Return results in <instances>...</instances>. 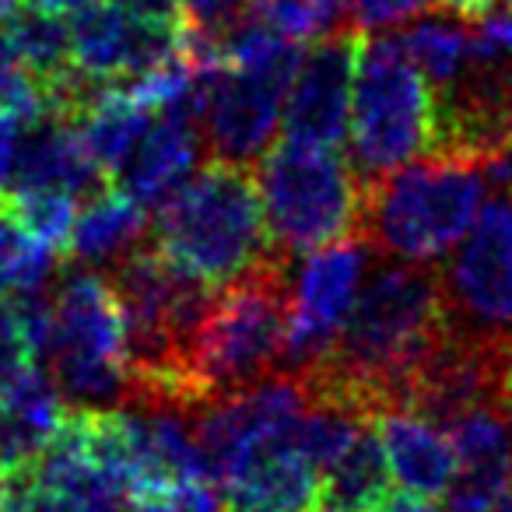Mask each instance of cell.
Returning <instances> with one entry per match:
<instances>
[{"label": "cell", "instance_id": "1", "mask_svg": "<svg viewBox=\"0 0 512 512\" xmlns=\"http://www.w3.org/2000/svg\"><path fill=\"white\" fill-rule=\"evenodd\" d=\"M442 337L439 267L379 256L330 355L299 379L316 397L344 400L376 421L390 407H404L414 376Z\"/></svg>", "mask_w": 512, "mask_h": 512}, {"label": "cell", "instance_id": "2", "mask_svg": "<svg viewBox=\"0 0 512 512\" xmlns=\"http://www.w3.org/2000/svg\"><path fill=\"white\" fill-rule=\"evenodd\" d=\"M151 242L169 264L225 288L281 253L249 165L211 158L155 207Z\"/></svg>", "mask_w": 512, "mask_h": 512}, {"label": "cell", "instance_id": "3", "mask_svg": "<svg viewBox=\"0 0 512 512\" xmlns=\"http://www.w3.org/2000/svg\"><path fill=\"white\" fill-rule=\"evenodd\" d=\"M481 165L460 155H421L365 183L358 232L379 256L407 264H439L470 232L484 204Z\"/></svg>", "mask_w": 512, "mask_h": 512}, {"label": "cell", "instance_id": "4", "mask_svg": "<svg viewBox=\"0 0 512 512\" xmlns=\"http://www.w3.org/2000/svg\"><path fill=\"white\" fill-rule=\"evenodd\" d=\"M292 260L295 256L278 253L214 292L186 369L193 411L278 372L292 299Z\"/></svg>", "mask_w": 512, "mask_h": 512}, {"label": "cell", "instance_id": "5", "mask_svg": "<svg viewBox=\"0 0 512 512\" xmlns=\"http://www.w3.org/2000/svg\"><path fill=\"white\" fill-rule=\"evenodd\" d=\"M351 165L362 183L435 148V95L400 36L365 39L351 95Z\"/></svg>", "mask_w": 512, "mask_h": 512}, {"label": "cell", "instance_id": "6", "mask_svg": "<svg viewBox=\"0 0 512 512\" xmlns=\"http://www.w3.org/2000/svg\"><path fill=\"white\" fill-rule=\"evenodd\" d=\"M43 358L60 397L74 407L127 404V334L106 274L74 264V271L60 278Z\"/></svg>", "mask_w": 512, "mask_h": 512}, {"label": "cell", "instance_id": "7", "mask_svg": "<svg viewBox=\"0 0 512 512\" xmlns=\"http://www.w3.org/2000/svg\"><path fill=\"white\" fill-rule=\"evenodd\" d=\"M256 186L274 246L288 256L320 249L362 225L365 183L337 148L281 141L260 155Z\"/></svg>", "mask_w": 512, "mask_h": 512}, {"label": "cell", "instance_id": "8", "mask_svg": "<svg viewBox=\"0 0 512 512\" xmlns=\"http://www.w3.org/2000/svg\"><path fill=\"white\" fill-rule=\"evenodd\" d=\"M446 327L512 348V193H495L439 267Z\"/></svg>", "mask_w": 512, "mask_h": 512}, {"label": "cell", "instance_id": "9", "mask_svg": "<svg viewBox=\"0 0 512 512\" xmlns=\"http://www.w3.org/2000/svg\"><path fill=\"white\" fill-rule=\"evenodd\" d=\"M376 260L379 249L365 232L341 235L327 246L309 249L299 274H292L288 330L278 372L306 376L330 355Z\"/></svg>", "mask_w": 512, "mask_h": 512}, {"label": "cell", "instance_id": "10", "mask_svg": "<svg viewBox=\"0 0 512 512\" xmlns=\"http://www.w3.org/2000/svg\"><path fill=\"white\" fill-rule=\"evenodd\" d=\"M299 60V43L281 39L267 57H256L249 64H221L207 88L204 116H200L211 158L253 165L271 148Z\"/></svg>", "mask_w": 512, "mask_h": 512}, {"label": "cell", "instance_id": "11", "mask_svg": "<svg viewBox=\"0 0 512 512\" xmlns=\"http://www.w3.org/2000/svg\"><path fill=\"white\" fill-rule=\"evenodd\" d=\"M362 43L365 32L358 25H341L327 36L313 39L309 50H302L299 71L288 85L285 113H281L285 141L341 148L348 137Z\"/></svg>", "mask_w": 512, "mask_h": 512}, {"label": "cell", "instance_id": "12", "mask_svg": "<svg viewBox=\"0 0 512 512\" xmlns=\"http://www.w3.org/2000/svg\"><path fill=\"white\" fill-rule=\"evenodd\" d=\"M221 488L225 512H309L323 502V470L295 449L288 428L249 449Z\"/></svg>", "mask_w": 512, "mask_h": 512}, {"label": "cell", "instance_id": "13", "mask_svg": "<svg viewBox=\"0 0 512 512\" xmlns=\"http://www.w3.org/2000/svg\"><path fill=\"white\" fill-rule=\"evenodd\" d=\"M376 432L390 460L393 484L414 498L439 502L460 470L446 428L407 407H390L376 418Z\"/></svg>", "mask_w": 512, "mask_h": 512}, {"label": "cell", "instance_id": "14", "mask_svg": "<svg viewBox=\"0 0 512 512\" xmlns=\"http://www.w3.org/2000/svg\"><path fill=\"white\" fill-rule=\"evenodd\" d=\"M200 123L176 113H155L137 141L134 155L120 169V190H127L137 204L151 207L172 197L186 179L197 172L200 158Z\"/></svg>", "mask_w": 512, "mask_h": 512}, {"label": "cell", "instance_id": "15", "mask_svg": "<svg viewBox=\"0 0 512 512\" xmlns=\"http://www.w3.org/2000/svg\"><path fill=\"white\" fill-rule=\"evenodd\" d=\"M67 407L50 372L29 365L0 390V467L18 470L39 460L57 435Z\"/></svg>", "mask_w": 512, "mask_h": 512}, {"label": "cell", "instance_id": "16", "mask_svg": "<svg viewBox=\"0 0 512 512\" xmlns=\"http://www.w3.org/2000/svg\"><path fill=\"white\" fill-rule=\"evenodd\" d=\"M144 235H148L144 204H137L127 190H116L109 183L81 200L67 256L81 267H109L130 249L141 246Z\"/></svg>", "mask_w": 512, "mask_h": 512}, {"label": "cell", "instance_id": "17", "mask_svg": "<svg viewBox=\"0 0 512 512\" xmlns=\"http://www.w3.org/2000/svg\"><path fill=\"white\" fill-rule=\"evenodd\" d=\"M390 495V460L376 425H365L358 439L323 470V505L337 512H376Z\"/></svg>", "mask_w": 512, "mask_h": 512}, {"label": "cell", "instance_id": "18", "mask_svg": "<svg viewBox=\"0 0 512 512\" xmlns=\"http://www.w3.org/2000/svg\"><path fill=\"white\" fill-rule=\"evenodd\" d=\"M151 109H144L130 92H123L120 85H109L92 106L85 109V116L78 120V134L85 141L92 162L106 172L109 179L120 176V169L127 165V158L134 155L137 141L144 137L151 123Z\"/></svg>", "mask_w": 512, "mask_h": 512}, {"label": "cell", "instance_id": "19", "mask_svg": "<svg viewBox=\"0 0 512 512\" xmlns=\"http://www.w3.org/2000/svg\"><path fill=\"white\" fill-rule=\"evenodd\" d=\"M4 36H8L15 57L29 67L39 78V85L57 78L60 71L74 64L71 60V29H67L64 15L32 8V4H18L4 22H0Z\"/></svg>", "mask_w": 512, "mask_h": 512}, {"label": "cell", "instance_id": "20", "mask_svg": "<svg viewBox=\"0 0 512 512\" xmlns=\"http://www.w3.org/2000/svg\"><path fill=\"white\" fill-rule=\"evenodd\" d=\"M404 46L411 53V60L421 67V74L428 78V85L442 88L463 71L470 57V43L474 32L463 25V18H425L411 32H404Z\"/></svg>", "mask_w": 512, "mask_h": 512}, {"label": "cell", "instance_id": "21", "mask_svg": "<svg viewBox=\"0 0 512 512\" xmlns=\"http://www.w3.org/2000/svg\"><path fill=\"white\" fill-rule=\"evenodd\" d=\"M495 404L474 407L446 428L460 470H512V432Z\"/></svg>", "mask_w": 512, "mask_h": 512}, {"label": "cell", "instance_id": "22", "mask_svg": "<svg viewBox=\"0 0 512 512\" xmlns=\"http://www.w3.org/2000/svg\"><path fill=\"white\" fill-rule=\"evenodd\" d=\"M0 204L11 218L18 221L29 239L43 242L53 253H67V242L74 232V218H78L81 200L64 190H18V193H0Z\"/></svg>", "mask_w": 512, "mask_h": 512}, {"label": "cell", "instance_id": "23", "mask_svg": "<svg viewBox=\"0 0 512 512\" xmlns=\"http://www.w3.org/2000/svg\"><path fill=\"white\" fill-rule=\"evenodd\" d=\"M53 264L57 253L29 239L0 204V295L15 299V295L43 292L46 281L53 278Z\"/></svg>", "mask_w": 512, "mask_h": 512}, {"label": "cell", "instance_id": "24", "mask_svg": "<svg viewBox=\"0 0 512 512\" xmlns=\"http://www.w3.org/2000/svg\"><path fill=\"white\" fill-rule=\"evenodd\" d=\"M344 4L348 0H249V11L264 18L281 36L306 43V39H320L341 29Z\"/></svg>", "mask_w": 512, "mask_h": 512}, {"label": "cell", "instance_id": "25", "mask_svg": "<svg viewBox=\"0 0 512 512\" xmlns=\"http://www.w3.org/2000/svg\"><path fill=\"white\" fill-rule=\"evenodd\" d=\"M249 15V0H183V25L190 36L214 43Z\"/></svg>", "mask_w": 512, "mask_h": 512}, {"label": "cell", "instance_id": "26", "mask_svg": "<svg viewBox=\"0 0 512 512\" xmlns=\"http://www.w3.org/2000/svg\"><path fill=\"white\" fill-rule=\"evenodd\" d=\"M134 512H225L211 481H179L134 502Z\"/></svg>", "mask_w": 512, "mask_h": 512}, {"label": "cell", "instance_id": "27", "mask_svg": "<svg viewBox=\"0 0 512 512\" xmlns=\"http://www.w3.org/2000/svg\"><path fill=\"white\" fill-rule=\"evenodd\" d=\"M432 0H348V11L358 29H390L407 18L421 15Z\"/></svg>", "mask_w": 512, "mask_h": 512}, {"label": "cell", "instance_id": "28", "mask_svg": "<svg viewBox=\"0 0 512 512\" xmlns=\"http://www.w3.org/2000/svg\"><path fill=\"white\" fill-rule=\"evenodd\" d=\"M477 36H484L491 46L512 57V4L509 8H491L488 15L477 18Z\"/></svg>", "mask_w": 512, "mask_h": 512}, {"label": "cell", "instance_id": "29", "mask_svg": "<svg viewBox=\"0 0 512 512\" xmlns=\"http://www.w3.org/2000/svg\"><path fill=\"white\" fill-rule=\"evenodd\" d=\"M22 130H25V123L18 120V116L0 113V190L8 186L11 162H15V151H18V141H22Z\"/></svg>", "mask_w": 512, "mask_h": 512}, {"label": "cell", "instance_id": "30", "mask_svg": "<svg viewBox=\"0 0 512 512\" xmlns=\"http://www.w3.org/2000/svg\"><path fill=\"white\" fill-rule=\"evenodd\" d=\"M120 4L137 18H155V22H183V0H120Z\"/></svg>", "mask_w": 512, "mask_h": 512}, {"label": "cell", "instance_id": "31", "mask_svg": "<svg viewBox=\"0 0 512 512\" xmlns=\"http://www.w3.org/2000/svg\"><path fill=\"white\" fill-rule=\"evenodd\" d=\"M446 15H456L463 22H477L481 15H488L491 8H498V0H439Z\"/></svg>", "mask_w": 512, "mask_h": 512}, {"label": "cell", "instance_id": "32", "mask_svg": "<svg viewBox=\"0 0 512 512\" xmlns=\"http://www.w3.org/2000/svg\"><path fill=\"white\" fill-rule=\"evenodd\" d=\"M376 512H439L435 509V502H425V498H414V495H390L386 498V505H379Z\"/></svg>", "mask_w": 512, "mask_h": 512}, {"label": "cell", "instance_id": "33", "mask_svg": "<svg viewBox=\"0 0 512 512\" xmlns=\"http://www.w3.org/2000/svg\"><path fill=\"white\" fill-rule=\"evenodd\" d=\"M498 411H502L505 421L512 425V348H509V355H505L502 379H498Z\"/></svg>", "mask_w": 512, "mask_h": 512}, {"label": "cell", "instance_id": "34", "mask_svg": "<svg viewBox=\"0 0 512 512\" xmlns=\"http://www.w3.org/2000/svg\"><path fill=\"white\" fill-rule=\"evenodd\" d=\"M32 8H43V11H53V15H74L78 8L92 4V0H25Z\"/></svg>", "mask_w": 512, "mask_h": 512}, {"label": "cell", "instance_id": "35", "mask_svg": "<svg viewBox=\"0 0 512 512\" xmlns=\"http://www.w3.org/2000/svg\"><path fill=\"white\" fill-rule=\"evenodd\" d=\"M488 512H512V477L498 488V495H495V502L488 505Z\"/></svg>", "mask_w": 512, "mask_h": 512}, {"label": "cell", "instance_id": "36", "mask_svg": "<svg viewBox=\"0 0 512 512\" xmlns=\"http://www.w3.org/2000/svg\"><path fill=\"white\" fill-rule=\"evenodd\" d=\"M15 8H18V0H0V22H4Z\"/></svg>", "mask_w": 512, "mask_h": 512}, {"label": "cell", "instance_id": "37", "mask_svg": "<svg viewBox=\"0 0 512 512\" xmlns=\"http://www.w3.org/2000/svg\"><path fill=\"white\" fill-rule=\"evenodd\" d=\"M309 512H337V509H330V505H316V509H309Z\"/></svg>", "mask_w": 512, "mask_h": 512}, {"label": "cell", "instance_id": "38", "mask_svg": "<svg viewBox=\"0 0 512 512\" xmlns=\"http://www.w3.org/2000/svg\"><path fill=\"white\" fill-rule=\"evenodd\" d=\"M0 512H8V509H4V505H0Z\"/></svg>", "mask_w": 512, "mask_h": 512}]
</instances>
